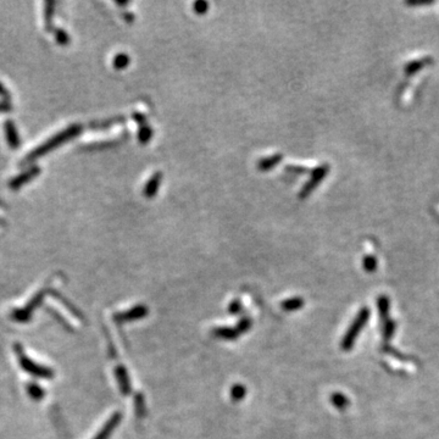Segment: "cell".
I'll return each instance as SVG.
<instances>
[{
    "mask_svg": "<svg viewBox=\"0 0 439 439\" xmlns=\"http://www.w3.org/2000/svg\"><path fill=\"white\" fill-rule=\"evenodd\" d=\"M15 350H16L17 356H19V362L21 368L25 370L26 372H28V374H31L33 376H37V377H46V378L52 377L53 376L52 370L46 368V366H42V365H38V363L33 362L31 359H28V357L26 356V354L23 353L22 348H21L20 345H16V347H15Z\"/></svg>",
    "mask_w": 439,
    "mask_h": 439,
    "instance_id": "6da1fadb",
    "label": "cell"
},
{
    "mask_svg": "<svg viewBox=\"0 0 439 439\" xmlns=\"http://www.w3.org/2000/svg\"><path fill=\"white\" fill-rule=\"evenodd\" d=\"M368 318H369V310L368 309H362V310L359 312V315H357L355 321H354L353 324L350 326V328L348 330V333L345 335L344 339H343V349L348 350L349 348L353 347L354 341H355L356 336L359 335V331L365 326Z\"/></svg>",
    "mask_w": 439,
    "mask_h": 439,
    "instance_id": "7a4b0ae2",
    "label": "cell"
},
{
    "mask_svg": "<svg viewBox=\"0 0 439 439\" xmlns=\"http://www.w3.org/2000/svg\"><path fill=\"white\" fill-rule=\"evenodd\" d=\"M68 136H70V131H66V132H64V133L58 134V136L52 138L50 140H47V142L42 144L39 148L33 150L31 154L27 156L26 160L32 161V160H34V159L41 158L42 155L47 154L48 152H50V150H53L54 148H55V147H58V144H61L62 142H65V140L68 138Z\"/></svg>",
    "mask_w": 439,
    "mask_h": 439,
    "instance_id": "3957f363",
    "label": "cell"
},
{
    "mask_svg": "<svg viewBox=\"0 0 439 439\" xmlns=\"http://www.w3.org/2000/svg\"><path fill=\"white\" fill-rule=\"evenodd\" d=\"M5 134H7L8 143L10 144V147L13 149L19 148L21 140L19 138V133H17L16 127H15L13 121H7L5 122Z\"/></svg>",
    "mask_w": 439,
    "mask_h": 439,
    "instance_id": "277c9868",
    "label": "cell"
},
{
    "mask_svg": "<svg viewBox=\"0 0 439 439\" xmlns=\"http://www.w3.org/2000/svg\"><path fill=\"white\" fill-rule=\"evenodd\" d=\"M38 172V170L37 168H32V170H29L28 172H26V173H23L22 176H20V177H17V178H15L13 182L10 183V186H11V188L13 189H16V188H19L21 185H23V183L25 182H27V181H29V179L32 178L33 177V174L34 173H37Z\"/></svg>",
    "mask_w": 439,
    "mask_h": 439,
    "instance_id": "5b68a950",
    "label": "cell"
},
{
    "mask_svg": "<svg viewBox=\"0 0 439 439\" xmlns=\"http://www.w3.org/2000/svg\"><path fill=\"white\" fill-rule=\"evenodd\" d=\"M28 394L34 399H41L43 396V390L37 384H31L28 386Z\"/></svg>",
    "mask_w": 439,
    "mask_h": 439,
    "instance_id": "8992f818",
    "label": "cell"
},
{
    "mask_svg": "<svg viewBox=\"0 0 439 439\" xmlns=\"http://www.w3.org/2000/svg\"><path fill=\"white\" fill-rule=\"evenodd\" d=\"M56 38H58V42L59 43H65L64 42V38H66V35H65V33L62 32V31H59V33H58V35H56Z\"/></svg>",
    "mask_w": 439,
    "mask_h": 439,
    "instance_id": "52a82bcc",
    "label": "cell"
},
{
    "mask_svg": "<svg viewBox=\"0 0 439 439\" xmlns=\"http://www.w3.org/2000/svg\"><path fill=\"white\" fill-rule=\"evenodd\" d=\"M0 95H3V97H5V98L9 97V93L7 92V89L4 88V86H3L2 83H0Z\"/></svg>",
    "mask_w": 439,
    "mask_h": 439,
    "instance_id": "ba28073f",
    "label": "cell"
},
{
    "mask_svg": "<svg viewBox=\"0 0 439 439\" xmlns=\"http://www.w3.org/2000/svg\"><path fill=\"white\" fill-rule=\"evenodd\" d=\"M11 107H9L8 104H0V111H9Z\"/></svg>",
    "mask_w": 439,
    "mask_h": 439,
    "instance_id": "9c48e42d",
    "label": "cell"
}]
</instances>
